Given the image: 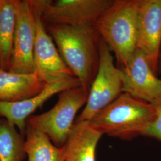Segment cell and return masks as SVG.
<instances>
[{"label": "cell", "mask_w": 161, "mask_h": 161, "mask_svg": "<svg viewBox=\"0 0 161 161\" xmlns=\"http://www.w3.org/2000/svg\"><path fill=\"white\" fill-rule=\"evenodd\" d=\"M46 85L35 73L22 74L0 69V101L15 102L32 97Z\"/></svg>", "instance_id": "4fadbf2b"}, {"label": "cell", "mask_w": 161, "mask_h": 161, "mask_svg": "<svg viewBox=\"0 0 161 161\" xmlns=\"http://www.w3.org/2000/svg\"><path fill=\"white\" fill-rule=\"evenodd\" d=\"M19 0H0V69L9 71L12 65Z\"/></svg>", "instance_id": "5bb4252c"}, {"label": "cell", "mask_w": 161, "mask_h": 161, "mask_svg": "<svg viewBox=\"0 0 161 161\" xmlns=\"http://www.w3.org/2000/svg\"><path fill=\"white\" fill-rule=\"evenodd\" d=\"M25 150L28 161H62L63 147L53 144L44 132L27 125Z\"/></svg>", "instance_id": "9a60e30c"}, {"label": "cell", "mask_w": 161, "mask_h": 161, "mask_svg": "<svg viewBox=\"0 0 161 161\" xmlns=\"http://www.w3.org/2000/svg\"><path fill=\"white\" fill-rule=\"evenodd\" d=\"M139 0H114L94 25L115 54L118 68L126 67L137 50Z\"/></svg>", "instance_id": "3957f363"}, {"label": "cell", "mask_w": 161, "mask_h": 161, "mask_svg": "<svg viewBox=\"0 0 161 161\" xmlns=\"http://www.w3.org/2000/svg\"><path fill=\"white\" fill-rule=\"evenodd\" d=\"M33 3L36 10V35L34 51L35 74L46 84L75 78L64 63L41 19L44 0H33Z\"/></svg>", "instance_id": "8992f818"}, {"label": "cell", "mask_w": 161, "mask_h": 161, "mask_svg": "<svg viewBox=\"0 0 161 161\" xmlns=\"http://www.w3.org/2000/svg\"><path fill=\"white\" fill-rule=\"evenodd\" d=\"M156 115L155 108L152 104L122 92L88 122L102 136L131 140L143 136Z\"/></svg>", "instance_id": "7a4b0ae2"}, {"label": "cell", "mask_w": 161, "mask_h": 161, "mask_svg": "<svg viewBox=\"0 0 161 161\" xmlns=\"http://www.w3.org/2000/svg\"><path fill=\"white\" fill-rule=\"evenodd\" d=\"M35 35L36 10L33 0H19L10 72L22 74L35 73Z\"/></svg>", "instance_id": "ba28073f"}, {"label": "cell", "mask_w": 161, "mask_h": 161, "mask_svg": "<svg viewBox=\"0 0 161 161\" xmlns=\"http://www.w3.org/2000/svg\"><path fill=\"white\" fill-rule=\"evenodd\" d=\"M62 58L89 92L99 66L101 37L94 26L48 25Z\"/></svg>", "instance_id": "6da1fadb"}, {"label": "cell", "mask_w": 161, "mask_h": 161, "mask_svg": "<svg viewBox=\"0 0 161 161\" xmlns=\"http://www.w3.org/2000/svg\"><path fill=\"white\" fill-rule=\"evenodd\" d=\"M102 136L88 121L75 122L62 146V161H96V151Z\"/></svg>", "instance_id": "7c38bea8"}, {"label": "cell", "mask_w": 161, "mask_h": 161, "mask_svg": "<svg viewBox=\"0 0 161 161\" xmlns=\"http://www.w3.org/2000/svg\"><path fill=\"white\" fill-rule=\"evenodd\" d=\"M136 47L143 52L158 76L161 47V0H139Z\"/></svg>", "instance_id": "9c48e42d"}, {"label": "cell", "mask_w": 161, "mask_h": 161, "mask_svg": "<svg viewBox=\"0 0 161 161\" xmlns=\"http://www.w3.org/2000/svg\"><path fill=\"white\" fill-rule=\"evenodd\" d=\"M88 93L81 86L64 90L58 94V102L52 109L31 115L27 125L44 132L53 144L62 147L75 124L77 112L86 104Z\"/></svg>", "instance_id": "277c9868"}, {"label": "cell", "mask_w": 161, "mask_h": 161, "mask_svg": "<svg viewBox=\"0 0 161 161\" xmlns=\"http://www.w3.org/2000/svg\"><path fill=\"white\" fill-rule=\"evenodd\" d=\"M113 0H46L41 19L48 25L94 26Z\"/></svg>", "instance_id": "52a82bcc"}, {"label": "cell", "mask_w": 161, "mask_h": 161, "mask_svg": "<svg viewBox=\"0 0 161 161\" xmlns=\"http://www.w3.org/2000/svg\"><path fill=\"white\" fill-rule=\"evenodd\" d=\"M120 69L114 64V56L107 44L101 38L100 62L84 109L75 122L89 121L98 112L113 102L122 92Z\"/></svg>", "instance_id": "5b68a950"}, {"label": "cell", "mask_w": 161, "mask_h": 161, "mask_svg": "<svg viewBox=\"0 0 161 161\" xmlns=\"http://www.w3.org/2000/svg\"><path fill=\"white\" fill-rule=\"evenodd\" d=\"M121 70L122 92L153 104L161 100V80L143 52L136 50L130 64Z\"/></svg>", "instance_id": "30bf717a"}, {"label": "cell", "mask_w": 161, "mask_h": 161, "mask_svg": "<svg viewBox=\"0 0 161 161\" xmlns=\"http://www.w3.org/2000/svg\"><path fill=\"white\" fill-rule=\"evenodd\" d=\"M155 108V119L144 133V137L155 138L161 142V100L152 104Z\"/></svg>", "instance_id": "e0dca14e"}, {"label": "cell", "mask_w": 161, "mask_h": 161, "mask_svg": "<svg viewBox=\"0 0 161 161\" xmlns=\"http://www.w3.org/2000/svg\"><path fill=\"white\" fill-rule=\"evenodd\" d=\"M25 142V136L16 126L0 118V161H23L26 156Z\"/></svg>", "instance_id": "2e32d148"}, {"label": "cell", "mask_w": 161, "mask_h": 161, "mask_svg": "<svg viewBox=\"0 0 161 161\" xmlns=\"http://www.w3.org/2000/svg\"><path fill=\"white\" fill-rule=\"evenodd\" d=\"M158 74L161 75V47L159 56V59H158Z\"/></svg>", "instance_id": "ac0fdd59"}, {"label": "cell", "mask_w": 161, "mask_h": 161, "mask_svg": "<svg viewBox=\"0 0 161 161\" xmlns=\"http://www.w3.org/2000/svg\"><path fill=\"white\" fill-rule=\"evenodd\" d=\"M79 86H81L79 80L73 78L69 80L47 84L40 93L32 97L15 102L0 101V118L6 119L16 126L19 131L25 136L27 120L32 113L55 94Z\"/></svg>", "instance_id": "8fae6325"}]
</instances>
